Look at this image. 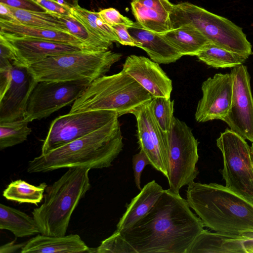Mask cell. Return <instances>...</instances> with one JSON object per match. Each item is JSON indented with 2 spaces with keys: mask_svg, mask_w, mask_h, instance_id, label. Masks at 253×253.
Returning a JSON list of instances; mask_svg holds the SVG:
<instances>
[{
  "mask_svg": "<svg viewBox=\"0 0 253 253\" xmlns=\"http://www.w3.org/2000/svg\"><path fill=\"white\" fill-rule=\"evenodd\" d=\"M204 227L187 200L169 189L146 215L120 232L137 253H188Z\"/></svg>",
  "mask_w": 253,
  "mask_h": 253,
  "instance_id": "obj_1",
  "label": "cell"
},
{
  "mask_svg": "<svg viewBox=\"0 0 253 253\" xmlns=\"http://www.w3.org/2000/svg\"><path fill=\"white\" fill-rule=\"evenodd\" d=\"M117 118L79 139L41 154L29 162V173L47 172L62 168H109L123 150L121 126Z\"/></svg>",
  "mask_w": 253,
  "mask_h": 253,
  "instance_id": "obj_2",
  "label": "cell"
},
{
  "mask_svg": "<svg viewBox=\"0 0 253 253\" xmlns=\"http://www.w3.org/2000/svg\"><path fill=\"white\" fill-rule=\"evenodd\" d=\"M186 200L204 226L227 235L253 232V202L215 183L188 185Z\"/></svg>",
  "mask_w": 253,
  "mask_h": 253,
  "instance_id": "obj_3",
  "label": "cell"
},
{
  "mask_svg": "<svg viewBox=\"0 0 253 253\" xmlns=\"http://www.w3.org/2000/svg\"><path fill=\"white\" fill-rule=\"evenodd\" d=\"M90 169L72 168L46 187L43 202L32 211L41 234L51 236L66 235L73 212L91 187Z\"/></svg>",
  "mask_w": 253,
  "mask_h": 253,
  "instance_id": "obj_4",
  "label": "cell"
},
{
  "mask_svg": "<svg viewBox=\"0 0 253 253\" xmlns=\"http://www.w3.org/2000/svg\"><path fill=\"white\" fill-rule=\"evenodd\" d=\"M152 98L134 79L122 70L92 81L72 104L69 113L111 110L120 117L132 114Z\"/></svg>",
  "mask_w": 253,
  "mask_h": 253,
  "instance_id": "obj_5",
  "label": "cell"
},
{
  "mask_svg": "<svg viewBox=\"0 0 253 253\" xmlns=\"http://www.w3.org/2000/svg\"><path fill=\"white\" fill-rule=\"evenodd\" d=\"M122 56L110 50H81L48 57L31 65L28 69L37 82L84 79L92 82L105 75Z\"/></svg>",
  "mask_w": 253,
  "mask_h": 253,
  "instance_id": "obj_6",
  "label": "cell"
},
{
  "mask_svg": "<svg viewBox=\"0 0 253 253\" xmlns=\"http://www.w3.org/2000/svg\"><path fill=\"white\" fill-rule=\"evenodd\" d=\"M170 19L172 29L189 25L220 47L247 58L253 54L252 44L241 27L202 7L189 2L173 4Z\"/></svg>",
  "mask_w": 253,
  "mask_h": 253,
  "instance_id": "obj_7",
  "label": "cell"
},
{
  "mask_svg": "<svg viewBox=\"0 0 253 253\" xmlns=\"http://www.w3.org/2000/svg\"><path fill=\"white\" fill-rule=\"evenodd\" d=\"M168 136L169 171L167 179L169 189L179 194L180 189L194 182L199 174L196 167L199 159L198 142L192 129L175 117Z\"/></svg>",
  "mask_w": 253,
  "mask_h": 253,
  "instance_id": "obj_8",
  "label": "cell"
},
{
  "mask_svg": "<svg viewBox=\"0 0 253 253\" xmlns=\"http://www.w3.org/2000/svg\"><path fill=\"white\" fill-rule=\"evenodd\" d=\"M244 138L226 129L216 139L223 161L221 174L226 187L253 202V167L250 146Z\"/></svg>",
  "mask_w": 253,
  "mask_h": 253,
  "instance_id": "obj_9",
  "label": "cell"
},
{
  "mask_svg": "<svg viewBox=\"0 0 253 253\" xmlns=\"http://www.w3.org/2000/svg\"><path fill=\"white\" fill-rule=\"evenodd\" d=\"M119 117L116 112L111 110L69 113L59 116L50 125L41 154L85 136Z\"/></svg>",
  "mask_w": 253,
  "mask_h": 253,
  "instance_id": "obj_10",
  "label": "cell"
},
{
  "mask_svg": "<svg viewBox=\"0 0 253 253\" xmlns=\"http://www.w3.org/2000/svg\"><path fill=\"white\" fill-rule=\"evenodd\" d=\"M91 82L87 79L38 82L29 98L24 119L41 120L73 104Z\"/></svg>",
  "mask_w": 253,
  "mask_h": 253,
  "instance_id": "obj_11",
  "label": "cell"
},
{
  "mask_svg": "<svg viewBox=\"0 0 253 253\" xmlns=\"http://www.w3.org/2000/svg\"><path fill=\"white\" fill-rule=\"evenodd\" d=\"M150 101L132 113L137 123V136L140 150L151 165L167 178L169 176V141L168 133L162 130L153 113Z\"/></svg>",
  "mask_w": 253,
  "mask_h": 253,
  "instance_id": "obj_12",
  "label": "cell"
},
{
  "mask_svg": "<svg viewBox=\"0 0 253 253\" xmlns=\"http://www.w3.org/2000/svg\"><path fill=\"white\" fill-rule=\"evenodd\" d=\"M232 97L230 108L223 121L245 139L253 143V98L250 76L243 64L232 68Z\"/></svg>",
  "mask_w": 253,
  "mask_h": 253,
  "instance_id": "obj_13",
  "label": "cell"
},
{
  "mask_svg": "<svg viewBox=\"0 0 253 253\" xmlns=\"http://www.w3.org/2000/svg\"><path fill=\"white\" fill-rule=\"evenodd\" d=\"M37 82L28 67L13 63L9 82L0 93V123L24 119L29 98Z\"/></svg>",
  "mask_w": 253,
  "mask_h": 253,
  "instance_id": "obj_14",
  "label": "cell"
},
{
  "mask_svg": "<svg viewBox=\"0 0 253 253\" xmlns=\"http://www.w3.org/2000/svg\"><path fill=\"white\" fill-rule=\"evenodd\" d=\"M233 81L231 73H217L202 84V97L198 102L195 118L198 123L213 120L223 121L231 106Z\"/></svg>",
  "mask_w": 253,
  "mask_h": 253,
  "instance_id": "obj_15",
  "label": "cell"
},
{
  "mask_svg": "<svg viewBox=\"0 0 253 253\" xmlns=\"http://www.w3.org/2000/svg\"><path fill=\"white\" fill-rule=\"evenodd\" d=\"M122 71L134 79L153 97L170 98L172 81L159 63L145 56L132 54L126 59Z\"/></svg>",
  "mask_w": 253,
  "mask_h": 253,
  "instance_id": "obj_16",
  "label": "cell"
},
{
  "mask_svg": "<svg viewBox=\"0 0 253 253\" xmlns=\"http://www.w3.org/2000/svg\"><path fill=\"white\" fill-rule=\"evenodd\" d=\"M0 38L14 53L17 59L14 62L27 67L49 56L86 50L76 45L47 40L1 35Z\"/></svg>",
  "mask_w": 253,
  "mask_h": 253,
  "instance_id": "obj_17",
  "label": "cell"
},
{
  "mask_svg": "<svg viewBox=\"0 0 253 253\" xmlns=\"http://www.w3.org/2000/svg\"><path fill=\"white\" fill-rule=\"evenodd\" d=\"M173 4L169 0H132L131 8L142 27L163 34L172 30L170 15Z\"/></svg>",
  "mask_w": 253,
  "mask_h": 253,
  "instance_id": "obj_18",
  "label": "cell"
},
{
  "mask_svg": "<svg viewBox=\"0 0 253 253\" xmlns=\"http://www.w3.org/2000/svg\"><path fill=\"white\" fill-rule=\"evenodd\" d=\"M130 35L140 44L150 59L159 64L176 62L182 55L162 34L145 29L137 22L128 28Z\"/></svg>",
  "mask_w": 253,
  "mask_h": 253,
  "instance_id": "obj_19",
  "label": "cell"
},
{
  "mask_svg": "<svg viewBox=\"0 0 253 253\" xmlns=\"http://www.w3.org/2000/svg\"><path fill=\"white\" fill-rule=\"evenodd\" d=\"M89 248L78 234L63 236L37 235L25 243L22 253H90Z\"/></svg>",
  "mask_w": 253,
  "mask_h": 253,
  "instance_id": "obj_20",
  "label": "cell"
},
{
  "mask_svg": "<svg viewBox=\"0 0 253 253\" xmlns=\"http://www.w3.org/2000/svg\"><path fill=\"white\" fill-rule=\"evenodd\" d=\"M0 35L47 40L76 45L86 50L93 51L70 33L29 26L2 20H0Z\"/></svg>",
  "mask_w": 253,
  "mask_h": 253,
  "instance_id": "obj_21",
  "label": "cell"
},
{
  "mask_svg": "<svg viewBox=\"0 0 253 253\" xmlns=\"http://www.w3.org/2000/svg\"><path fill=\"white\" fill-rule=\"evenodd\" d=\"M164 191L154 180L147 183L126 205V211L117 225V230L121 231L130 227L146 215Z\"/></svg>",
  "mask_w": 253,
  "mask_h": 253,
  "instance_id": "obj_22",
  "label": "cell"
},
{
  "mask_svg": "<svg viewBox=\"0 0 253 253\" xmlns=\"http://www.w3.org/2000/svg\"><path fill=\"white\" fill-rule=\"evenodd\" d=\"M243 236L227 235L204 230L188 253H246Z\"/></svg>",
  "mask_w": 253,
  "mask_h": 253,
  "instance_id": "obj_23",
  "label": "cell"
},
{
  "mask_svg": "<svg viewBox=\"0 0 253 253\" xmlns=\"http://www.w3.org/2000/svg\"><path fill=\"white\" fill-rule=\"evenodd\" d=\"M0 229L10 231L16 237H25L41 234L33 217L5 205L0 204Z\"/></svg>",
  "mask_w": 253,
  "mask_h": 253,
  "instance_id": "obj_24",
  "label": "cell"
},
{
  "mask_svg": "<svg viewBox=\"0 0 253 253\" xmlns=\"http://www.w3.org/2000/svg\"><path fill=\"white\" fill-rule=\"evenodd\" d=\"M182 55L196 56L210 41L199 31L184 25L162 34Z\"/></svg>",
  "mask_w": 253,
  "mask_h": 253,
  "instance_id": "obj_25",
  "label": "cell"
},
{
  "mask_svg": "<svg viewBox=\"0 0 253 253\" xmlns=\"http://www.w3.org/2000/svg\"><path fill=\"white\" fill-rule=\"evenodd\" d=\"M199 60L215 68H234L242 65L248 59L238 53L208 42L196 55Z\"/></svg>",
  "mask_w": 253,
  "mask_h": 253,
  "instance_id": "obj_26",
  "label": "cell"
},
{
  "mask_svg": "<svg viewBox=\"0 0 253 253\" xmlns=\"http://www.w3.org/2000/svg\"><path fill=\"white\" fill-rule=\"evenodd\" d=\"M9 7L14 19L12 22L69 33L58 15L48 12L31 11Z\"/></svg>",
  "mask_w": 253,
  "mask_h": 253,
  "instance_id": "obj_27",
  "label": "cell"
},
{
  "mask_svg": "<svg viewBox=\"0 0 253 253\" xmlns=\"http://www.w3.org/2000/svg\"><path fill=\"white\" fill-rule=\"evenodd\" d=\"M72 15L98 38L113 42H119L114 30L103 21L98 12L91 11L78 5L72 7Z\"/></svg>",
  "mask_w": 253,
  "mask_h": 253,
  "instance_id": "obj_28",
  "label": "cell"
},
{
  "mask_svg": "<svg viewBox=\"0 0 253 253\" xmlns=\"http://www.w3.org/2000/svg\"><path fill=\"white\" fill-rule=\"evenodd\" d=\"M45 182L33 185L21 179L10 183L3 190L2 196L7 200L19 203H30L38 205L44 197L47 187Z\"/></svg>",
  "mask_w": 253,
  "mask_h": 253,
  "instance_id": "obj_29",
  "label": "cell"
},
{
  "mask_svg": "<svg viewBox=\"0 0 253 253\" xmlns=\"http://www.w3.org/2000/svg\"><path fill=\"white\" fill-rule=\"evenodd\" d=\"M58 16L65 23L69 33L84 42L92 50L104 51L112 47L113 42L103 40L91 33L73 15Z\"/></svg>",
  "mask_w": 253,
  "mask_h": 253,
  "instance_id": "obj_30",
  "label": "cell"
},
{
  "mask_svg": "<svg viewBox=\"0 0 253 253\" xmlns=\"http://www.w3.org/2000/svg\"><path fill=\"white\" fill-rule=\"evenodd\" d=\"M24 119L0 123V149L2 150L26 141L32 132Z\"/></svg>",
  "mask_w": 253,
  "mask_h": 253,
  "instance_id": "obj_31",
  "label": "cell"
},
{
  "mask_svg": "<svg viewBox=\"0 0 253 253\" xmlns=\"http://www.w3.org/2000/svg\"><path fill=\"white\" fill-rule=\"evenodd\" d=\"M154 116L162 130L168 133L173 119L174 101L163 97H153L150 102Z\"/></svg>",
  "mask_w": 253,
  "mask_h": 253,
  "instance_id": "obj_32",
  "label": "cell"
},
{
  "mask_svg": "<svg viewBox=\"0 0 253 253\" xmlns=\"http://www.w3.org/2000/svg\"><path fill=\"white\" fill-rule=\"evenodd\" d=\"M96 253H137L135 249L116 230L110 236L102 241L100 246L95 248Z\"/></svg>",
  "mask_w": 253,
  "mask_h": 253,
  "instance_id": "obj_33",
  "label": "cell"
},
{
  "mask_svg": "<svg viewBox=\"0 0 253 253\" xmlns=\"http://www.w3.org/2000/svg\"><path fill=\"white\" fill-rule=\"evenodd\" d=\"M98 13L103 21L111 27L116 25H124L129 28L131 27L134 23L127 17L122 15L114 8L104 9Z\"/></svg>",
  "mask_w": 253,
  "mask_h": 253,
  "instance_id": "obj_34",
  "label": "cell"
},
{
  "mask_svg": "<svg viewBox=\"0 0 253 253\" xmlns=\"http://www.w3.org/2000/svg\"><path fill=\"white\" fill-rule=\"evenodd\" d=\"M132 162L135 184L136 187L141 190V175L145 167L147 165H150V162L146 154L141 150L133 156Z\"/></svg>",
  "mask_w": 253,
  "mask_h": 253,
  "instance_id": "obj_35",
  "label": "cell"
},
{
  "mask_svg": "<svg viewBox=\"0 0 253 253\" xmlns=\"http://www.w3.org/2000/svg\"><path fill=\"white\" fill-rule=\"evenodd\" d=\"M48 12L58 15H71L72 7L55 0H33Z\"/></svg>",
  "mask_w": 253,
  "mask_h": 253,
  "instance_id": "obj_36",
  "label": "cell"
},
{
  "mask_svg": "<svg viewBox=\"0 0 253 253\" xmlns=\"http://www.w3.org/2000/svg\"><path fill=\"white\" fill-rule=\"evenodd\" d=\"M0 71H9L13 62L17 61L13 51L10 47L0 38Z\"/></svg>",
  "mask_w": 253,
  "mask_h": 253,
  "instance_id": "obj_37",
  "label": "cell"
},
{
  "mask_svg": "<svg viewBox=\"0 0 253 253\" xmlns=\"http://www.w3.org/2000/svg\"><path fill=\"white\" fill-rule=\"evenodd\" d=\"M0 3L18 9L45 12L47 11L33 0H0Z\"/></svg>",
  "mask_w": 253,
  "mask_h": 253,
  "instance_id": "obj_38",
  "label": "cell"
},
{
  "mask_svg": "<svg viewBox=\"0 0 253 253\" xmlns=\"http://www.w3.org/2000/svg\"><path fill=\"white\" fill-rule=\"evenodd\" d=\"M111 27L118 36L120 43L140 48L141 44L130 35L128 27L124 25H116Z\"/></svg>",
  "mask_w": 253,
  "mask_h": 253,
  "instance_id": "obj_39",
  "label": "cell"
},
{
  "mask_svg": "<svg viewBox=\"0 0 253 253\" xmlns=\"http://www.w3.org/2000/svg\"><path fill=\"white\" fill-rule=\"evenodd\" d=\"M25 243L15 244L14 241H12L1 246L0 248V253H14L19 249L22 248Z\"/></svg>",
  "mask_w": 253,
  "mask_h": 253,
  "instance_id": "obj_40",
  "label": "cell"
},
{
  "mask_svg": "<svg viewBox=\"0 0 253 253\" xmlns=\"http://www.w3.org/2000/svg\"><path fill=\"white\" fill-rule=\"evenodd\" d=\"M246 253H253V232L242 235Z\"/></svg>",
  "mask_w": 253,
  "mask_h": 253,
  "instance_id": "obj_41",
  "label": "cell"
},
{
  "mask_svg": "<svg viewBox=\"0 0 253 253\" xmlns=\"http://www.w3.org/2000/svg\"><path fill=\"white\" fill-rule=\"evenodd\" d=\"M58 2L67 5L71 7L77 6L79 5V0H55Z\"/></svg>",
  "mask_w": 253,
  "mask_h": 253,
  "instance_id": "obj_42",
  "label": "cell"
},
{
  "mask_svg": "<svg viewBox=\"0 0 253 253\" xmlns=\"http://www.w3.org/2000/svg\"><path fill=\"white\" fill-rule=\"evenodd\" d=\"M250 151H251V157L252 162V165L253 167V143H252L251 146H250Z\"/></svg>",
  "mask_w": 253,
  "mask_h": 253,
  "instance_id": "obj_43",
  "label": "cell"
}]
</instances>
